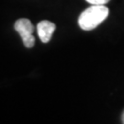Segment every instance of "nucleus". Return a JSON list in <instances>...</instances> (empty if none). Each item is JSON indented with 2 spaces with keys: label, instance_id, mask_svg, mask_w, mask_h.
<instances>
[{
  "label": "nucleus",
  "instance_id": "7ed1b4c3",
  "mask_svg": "<svg viewBox=\"0 0 124 124\" xmlns=\"http://www.w3.org/2000/svg\"><path fill=\"white\" fill-rule=\"evenodd\" d=\"M55 29H56V26L54 23L48 21V20L40 21L37 25V32H38V35L40 37V40L43 43L49 42L52 39V36Z\"/></svg>",
  "mask_w": 124,
  "mask_h": 124
},
{
  "label": "nucleus",
  "instance_id": "f03ea898",
  "mask_svg": "<svg viewBox=\"0 0 124 124\" xmlns=\"http://www.w3.org/2000/svg\"><path fill=\"white\" fill-rule=\"evenodd\" d=\"M15 30L22 38L23 43L27 48H31L35 44V38L33 36L34 27L28 18H20L14 25Z\"/></svg>",
  "mask_w": 124,
  "mask_h": 124
},
{
  "label": "nucleus",
  "instance_id": "f257e3e1",
  "mask_svg": "<svg viewBox=\"0 0 124 124\" xmlns=\"http://www.w3.org/2000/svg\"><path fill=\"white\" fill-rule=\"evenodd\" d=\"M108 8L104 5H93L81 13L78 24L84 31L94 30L108 18Z\"/></svg>",
  "mask_w": 124,
  "mask_h": 124
},
{
  "label": "nucleus",
  "instance_id": "39448f33",
  "mask_svg": "<svg viewBox=\"0 0 124 124\" xmlns=\"http://www.w3.org/2000/svg\"><path fill=\"white\" fill-rule=\"evenodd\" d=\"M121 120H122V123L124 124V111H123V114H122V117H121Z\"/></svg>",
  "mask_w": 124,
  "mask_h": 124
},
{
  "label": "nucleus",
  "instance_id": "20e7f679",
  "mask_svg": "<svg viewBox=\"0 0 124 124\" xmlns=\"http://www.w3.org/2000/svg\"><path fill=\"white\" fill-rule=\"evenodd\" d=\"M86 1L92 5H105L108 2H109V0H86Z\"/></svg>",
  "mask_w": 124,
  "mask_h": 124
}]
</instances>
